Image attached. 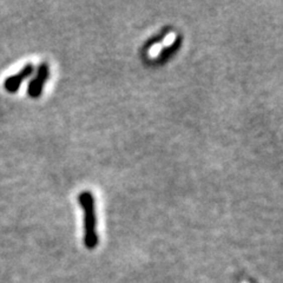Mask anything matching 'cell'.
Segmentation results:
<instances>
[{
	"mask_svg": "<svg viewBox=\"0 0 283 283\" xmlns=\"http://www.w3.org/2000/svg\"><path fill=\"white\" fill-rule=\"evenodd\" d=\"M50 77V66L47 63H42L37 70V73L35 78L30 81L29 86H27V93L31 98L36 100L42 96L44 86L45 83L49 80Z\"/></svg>",
	"mask_w": 283,
	"mask_h": 283,
	"instance_id": "2",
	"label": "cell"
},
{
	"mask_svg": "<svg viewBox=\"0 0 283 283\" xmlns=\"http://www.w3.org/2000/svg\"><path fill=\"white\" fill-rule=\"evenodd\" d=\"M78 202L84 214V244L87 249H95L98 244L95 197L90 192H83L78 196Z\"/></svg>",
	"mask_w": 283,
	"mask_h": 283,
	"instance_id": "1",
	"label": "cell"
},
{
	"mask_svg": "<svg viewBox=\"0 0 283 283\" xmlns=\"http://www.w3.org/2000/svg\"><path fill=\"white\" fill-rule=\"evenodd\" d=\"M168 32H169V30H168V27H165V30H163L161 33H158V35L155 36V37H152V38H150L148 42L145 43V45H144V51L146 50H150L151 49L152 46H155L156 44H159V43H162L163 42V39H164V37L168 35Z\"/></svg>",
	"mask_w": 283,
	"mask_h": 283,
	"instance_id": "5",
	"label": "cell"
},
{
	"mask_svg": "<svg viewBox=\"0 0 283 283\" xmlns=\"http://www.w3.org/2000/svg\"><path fill=\"white\" fill-rule=\"evenodd\" d=\"M180 45H182V36H177L171 45L164 47V49L159 52L158 57H157V59L155 60V63L158 64V65L159 64H161V65L162 64H165L166 61H169L173 56H175L177 51L180 49Z\"/></svg>",
	"mask_w": 283,
	"mask_h": 283,
	"instance_id": "4",
	"label": "cell"
},
{
	"mask_svg": "<svg viewBox=\"0 0 283 283\" xmlns=\"http://www.w3.org/2000/svg\"><path fill=\"white\" fill-rule=\"evenodd\" d=\"M33 71H35V67H33L32 64H27V65L24 66L18 73L13 74L12 77H9L8 79L5 80V90L10 92V93H15V92L18 91L20 86H22L24 80H26L27 78L32 76Z\"/></svg>",
	"mask_w": 283,
	"mask_h": 283,
	"instance_id": "3",
	"label": "cell"
}]
</instances>
